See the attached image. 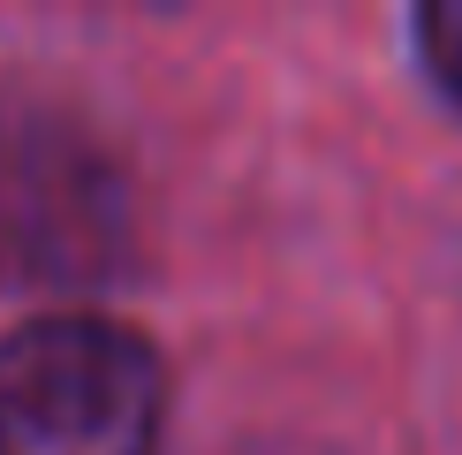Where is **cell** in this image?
<instances>
[{
    "mask_svg": "<svg viewBox=\"0 0 462 455\" xmlns=\"http://www.w3.org/2000/svg\"><path fill=\"white\" fill-rule=\"evenodd\" d=\"M258 455H303V448H258Z\"/></svg>",
    "mask_w": 462,
    "mask_h": 455,
    "instance_id": "4",
    "label": "cell"
},
{
    "mask_svg": "<svg viewBox=\"0 0 462 455\" xmlns=\"http://www.w3.org/2000/svg\"><path fill=\"white\" fill-rule=\"evenodd\" d=\"M129 265V182L69 107H0V281L91 289Z\"/></svg>",
    "mask_w": 462,
    "mask_h": 455,
    "instance_id": "2",
    "label": "cell"
},
{
    "mask_svg": "<svg viewBox=\"0 0 462 455\" xmlns=\"http://www.w3.org/2000/svg\"><path fill=\"white\" fill-rule=\"evenodd\" d=\"M417 53H425L432 84L462 107V0H432V8L417 15Z\"/></svg>",
    "mask_w": 462,
    "mask_h": 455,
    "instance_id": "3",
    "label": "cell"
},
{
    "mask_svg": "<svg viewBox=\"0 0 462 455\" xmlns=\"http://www.w3.org/2000/svg\"><path fill=\"white\" fill-rule=\"evenodd\" d=\"M167 365L106 311H38L0 334V455H160Z\"/></svg>",
    "mask_w": 462,
    "mask_h": 455,
    "instance_id": "1",
    "label": "cell"
}]
</instances>
